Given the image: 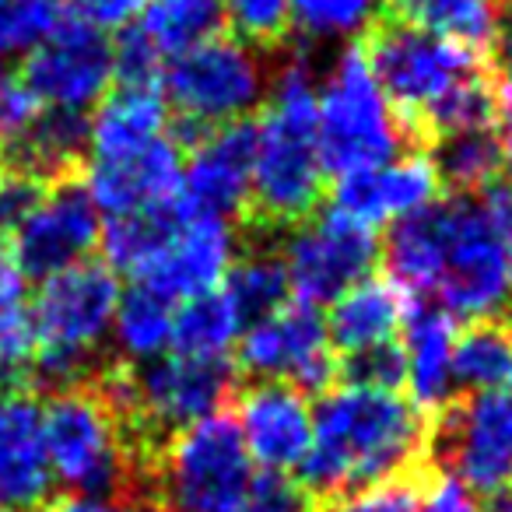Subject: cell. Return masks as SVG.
Instances as JSON below:
<instances>
[{
	"mask_svg": "<svg viewBox=\"0 0 512 512\" xmlns=\"http://www.w3.org/2000/svg\"><path fill=\"white\" fill-rule=\"evenodd\" d=\"M428 463V414L414 400L372 386H330L313 414V446L295 481L320 505Z\"/></svg>",
	"mask_w": 512,
	"mask_h": 512,
	"instance_id": "6da1fadb",
	"label": "cell"
},
{
	"mask_svg": "<svg viewBox=\"0 0 512 512\" xmlns=\"http://www.w3.org/2000/svg\"><path fill=\"white\" fill-rule=\"evenodd\" d=\"M327 172L316 137V88L309 60L292 53L274 71V85L256 116V155L249 197L239 211L246 246L292 235L323 211Z\"/></svg>",
	"mask_w": 512,
	"mask_h": 512,
	"instance_id": "7a4b0ae2",
	"label": "cell"
},
{
	"mask_svg": "<svg viewBox=\"0 0 512 512\" xmlns=\"http://www.w3.org/2000/svg\"><path fill=\"white\" fill-rule=\"evenodd\" d=\"M271 85L274 57L239 43L228 32L169 60L162 88L169 102L172 144L186 158L207 134L256 116L271 95Z\"/></svg>",
	"mask_w": 512,
	"mask_h": 512,
	"instance_id": "3957f363",
	"label": "cell"
},
{
	"mask_svg": "<svg viewBox=\"0 0 512 512\" xmlns=\"http://www.w3.org/2000/svg\"><path fill=\"white\" fill-rule=\"evenodd\" d=\"M43 442L53 484L67 488V495L109 498L116 505L148 495L127 428L92 379L60 386L46 400Z\"/></svg>",
	"mask_w": 512,
	"mask_h": 512,
	"instance_id": "277c9868",
	"label": "cell"
},
{
	"mask_svg": "<svg viewBox=\"0 0 512 512\" xmlns=\"http://www.w3.org/2000/svg\"><path fill=\"white\" fill-rule=\"evenodd\" d=\"M120 281L106 260H85L50 278H39L29 323L36 337L32 369L53 383H85L99 372L102 344L113 330Z\"/></svg>",
	"mask_w": 512,
	"mask_h": 512,
	"instance_id": "5b68a950",
	"label": "cell"
},
{
	"mask_svg": "<svg viewBox=\"0 0 512 512\" xmlns=\"http://www.w3.org/2000/svg\"><path fill=\"white\" fill-rule=\"evenodd\" d=\"M355 46L369 64L372 81L390 102L407 155H418V127L428 109L449 88L488 64L484 53L425 32L418 25H407L379 8L362 25V36Z\"/></svg>",
	"mask_w": 512,
	"mask_h": 512,
	"instance_id": "8992f818",
	"label": "cell"
},
{
	"mask_svg": "<svg viewBox=\"0 0 512 512\" xmlns=\"http://www.w3.org/2000/svg\"><path fill=\"white\" fill-rule=\"evenodd\" d=\"M249 488L253 460L228 404L172 435L151 477L165 512H242Z\"/></svg>",
	"mask_w": 512,
	"mask_h": 512,
	"instance_id": "52a82bcc",
	"label": "cell"
},
{
	"mask_svg": "<svg viewBox=\"0 0 512 512\" xmlns=\"http://www.w3.org/2000/svg\"><path fill=\"white\" fill-rule=\"evenodd\" d=\"M439 221V274L428 299L439 302L449 316H463L470 323L512 313L509 242L488 221L481 200L474 193L439 197Z\"/></svg>",
	"mask_w": 512,
	"mask_h": 512,
	"instance_id": "ba28073f",
	"label": "cell"
},
{
	"mask_svg": "<svg viewBox=\"0 0 512 512\" xmlns=\"http://www.w3.org/2000/svg\"><path fill=\"white\" fill-rule=\"evenodd\" d=\"M316 137L327 176L376 169L397 151L407 155L390 102L372 81L369 64L355 43L341 53L327 88L316 99Z\"/></svg>",
	"mask_w": 512,
	"mask_h": 512,
	"instance_id": "9c48e42d",
	"label": "cell"
},
{
	"mask_svg": "<svg viewBox=\"0 0 512 512\" xmlns=\"http://www.w3.org/2000/svg\"><path fill=\"white\" fill-rule=\"evenodd\" d=\"M428 463L481 498L512 484V397L456 390L428 414Z\"/></svg>",
	"mask_w": 512,
	"mask_h": 512,
	"instance_id": "30bf717a",
	"label": "cell"
},
{
	"mask_svg": "<svg viewBox=\"0 0 512 512\" xmlns=\"http://www.w3.org/2000/svg\"><path fill=\"white\" fill-rule=\"evenodd\" d=\"M239 383H288L306 397H320L334 386V355H330L327 323L306 302H288L278 313L249 323L235 351Z\"/></svg>",
	"mask_w": 512,
	"mask_h": 512,
	"instance_id": "8fae6325",
	"label": "cell"
},
{
	"mask_svg": "<svg viewBox=\"0 0 512 512\" xmlns=\"http://www.w3.org/2000/svg\"><path fill=\"white\" fill-rule=\"evenodd\" d=\"M281 260H285L288 285L299 302L320 306V302L341 299L379 264L376 228L330 207L299 225L292 235H285Z\"/></svg>",
	"mask_w": 512,
	"mask_h": 512,
	"instance_id": "7c38bea8",
	"label": "cell"
},
{
	"mask_svg": "<svg viewBox=\"0 0 512 512\" xmlns=\"http://www.w3.org/2000/svg\"><path fill=\"white\" fill-rule=\"evenodd\" d=\"M113 43L106 32L64 18L36 50L25 57L22 85L39 109L81 113L95 109L113 88Z\"/></svg>",
	"mask_w": 512,
	"mask_h": 512,
	"instance_id": "4fadbf2b",
	"label": "cell"
},
{
	"mask_svg": "<svg viewBox=\"0 0 512 512\" xmlns=\"http://www.w3.org/2000/svg\"><path fill=\"white\" fill-rule=\"evenodd\" d=\"M99 239L102 218L85 179L67 176L39 193L32 211L8 235V246L29 278H50L74 264H85Z\"/></svg>",
	"mask_w": 512,
	"mask_h": 512,
	"instance_id": "5bb4252c",
	"label": "cell"
},
{
	"mask_svg": "<svg viewBox=\"0 0 512 512\" xmlns=\"http://www.w3.org/2000/svg\"><path fill=\"white\" fill-rule=\"evenodd\" d=\"M228 411L239 421L249 456L264 470L288 474L306 460L313 446V411L309 397L288 383H239L228 397Z\"/></svg>",
	"mask_w": 512,
	"mask_h": 512,
	"instance_id": "9a60e30c",
	"label": "cell"
},
{
	"mask_svg": "<svg viewBox=\"0 0 512 512\" xmlns=\"http://www.w3.org/2000/svg\"><path fill=\"white\" fill-rule=\"evenodd\" d=\"M85 186L106 218L162 207L183 193V151L169 134L123 158H88Z\"/></svg>",
	"mask_w": 512,
	"mask_h": 512,
	"instance_id": "2e32d148",
	"label": "cell"
},
{
	"mask_svg": "<svg viewBox=\"0 0 512 512\" xmlns=\"http://www.w3.org/2000/svg\"><path fill=\"white\" fill-rule=\"evenodd\" d=\"M256 155V116L207 134L190 155L183 158V200L197 214L211 218H239L249 197Z\"/></svg>",
	"mask_w": 512,
	"mask_h": 512,
	"instance_id": "e0dca14e",
	"label": "cell"
},
{
	"mask_svg": "<svg viewBox=\"0 0 512 512\" xmlns=\"http://www.w3.org/2000/svg\"><path fill=\"white\" fill-rule=\"evenodd\" d=\"M442 193L439 172H435L428 155H404L393 165H376V169L348 172L337 176L330 200L334 211L362 221V225H390L421 207L435 204Z\"/></svg>",
	"mask_w": 512,
	"mask_h": 512,
	"instance_id": "ac0fdd59",
	"label": "cell"
},
{
	"mask_svg": "<svg viewBox=\"0 0 512 512\" xmlns=\"http://www.w3.org/2000/svg\"><path fill=\"white\" fill-rule=\"evenodd\" d=\"M232 260V228L221 218L193 211L176 232V239L130 281L155 288L169 302L193 299V295L218 288L225 281Z\"/></svg>",
	"mask_w": 512,
	"mask_h": 512,
	"instance_id": "d6986e66",
	"label": "cell"
},
{
	"mask_svg": "<svg viewBox=\"0 0 512 512\" xmlns=\"http://www.w3.org/2000/svg\"><path fill=\"white\" fill-rule=\"evenodd\" d=\"M43 404L25 386H0V509H36L50 495Z\"/></svg>",
	"mask_w": 512,
	"mask_h": 512,
	"instance_id": "ffe728a7",
	"label": "cell"
},
{
	"mask_svg": "<svg viewBox=\"0 0 512 512\" xmlns=\"http://www.w3.org/2000/svg\"><path fill=\"white\" fill-rule=\"evenodd\" d=\"M169 130V102L158 85H116L88 116V158H123Z\"/></svg>",
	"mask_w": 512,
	"mask_h": 512,
	"instance_id": "44dd1931",
	"label": "cell"
},
{
	"mask_svg": "<svg viewBox=\"0 0 512 512\" xmlns=\"http://www.w3.org/2000/svg\"><path fill=\"white\" fill-rule=\"evenodd\" d=\"M407 330V383H411L414 404L432 414L456 393L453 386V316L432 299H411L404 316Z\"/></svg>",
	"mask_w": 512,
	"mask_h": 512,
	"instance_id": "7402d4cb",
	"label": "cell"
},
{
	"mask_svg": "<svg viewBox=\"0 0 512 512\" xmlns=\"http://www.w3.org/2000/svg\"><path fill=\"white\" fill-rule=\"evenodd\" d=\"M407 295L397 281L390 278H369L351 285L341 299H334V309L327 323V341L334 344L337 355H348L358 348L393 341L407 316Z\"/></svg>",
	"mask_w": 512,
	"mask_h": 512,
	"instance_id": "603a6c76",
	"label": "cell"
},
{
	"mask_svg": "<svg viewBox=\"0 0 512 512\" xmlns=\"http://www.w3.org/2000/svg\"><path fill=\"white\" fill-rule=\"evenodd\" d=\"M15 169L39 183L78 176L81 165H88V116L39 109L29 127L11 141Z\"/></svg>",
	"mask_w": 512,
	"mask_h": 512,
	"instance_id": "cb8c5ba5",
	"label": "cell"
},
{
	"mask_svg": "<svg viewBox=\"0 0 512 512\" xmlns=\"http://www.w3.org/2000/svg\"><path fill=\"white\" fill-rule=\"evenodd\" d=\"M134 29L165 64L207 39L225 36L228 22L221 0H148L134 18Z\"/></svg>",
	"mask_w": 512,
	"mask_h": 512,
	"instance_id": "d4e9b609",
	"label": "cell"
},
{
	"mask_svg": "<svg viewBox=\"0 0 512 512\" xmlns=\"http://www.w3.org/2000/svg\"><path fill=\"white\" fill-rule=\"evenodd\" d=\"M505 0H383L379 11L488 57Z\"/></svg>",
	"mask_w": 512,
	"mask_h": 512,
	"instance_id": "484cf974",
	"label": "cell"
},
{
	"mask_svg": "<svg viewBox=\"0 0 512 512\" xmlns=\"http://www.w3.org/2000/svg\"><path fill=\"white\" fill-rule=\"evenodd\" d=\"M221 285H225V295L232 299L239 320L246 323H256L264 320V316L278 313L292 299L281 246H267V242L246 246V253L235 256Z\"/></svg>",
	"mask_w": 512,
	"mask_h": 512,
	"instance_id": "4316f807",
	"label": "cell"
},
{
	"mask_svg": "<svg viewBox=\"0 0 512 512\" xmlns=\"http://www.w3.org/2000/svg\"><path fill=\"white\" fill-rule=\"evenodd\" d=\"M512 383V313L474 320L453 341V386L502 390Z\"/></svg>",
	"mask_w": 512,
	"mask_h": 512,
	"instance_id": "83f0119b",
	"label": "cell"
},
{
	"mask_svg": "<svg viewBox=\"0 0 512 512\" xmlns=\"http://www.w3.org/2000/svg\"><path fill=\"white\" fill-rule=\"evenodd\" d=\"M439 172L442 193L470 197L502 176V130H463L432 144L428 151Z\"/></svg>",
	"mask_w": 512,
	"mask_h": 512,
	"instance_id": "f1b7e54d",
	"label": "cell"
},
{
	"mask_svg": "<svg viewBox=\"0 0 512 512\" xmlns=\"http://www.w3.org/2000/svg\"><path fill=\"white\" fill-rule=\"evenodd\" d=\"M239 313L225 288H211L204 295L186 299V306L172 316V337L169 344L176 355L190 358H225L239 334Z\"/></svg>",
	"mask_w": 512,
	"mask_h": 512,
	"instance_id": "f546056e",
	"label": "cell"
},
{
	"mask_svg": "<svg viewBox=\"0 0 512 512\" xmlns=\"http://www.w3.org/2000/svg\"><path fill=\"white\" fill-rule=\"evenodd\" d=\"M113 334L127 362L162 355L172 337V302L162 299L155 288L130 281V288L120 292V302H116Z\"/></svg>",
	"mask_w": 512,
	"mask_h": 512,
	"instance_id": "4dcf8cb0",
	"label": "cell"
},
{
	"mask_svg": "<svg viewBox=\"0 0 512 512\" xmlns=\"http://www.w3.org/2000/svg\"><path fill=\"white\" fill-rule=\"evenodd\" d=\"M221 8H225L228 36H235L239 43L267 57H278L292 46V0H221Z\"/></svg>",
	"mask_w": 512,
	"mask_h": 512,
	"instance_id": "1f68e13d",
	"label": "cell"
},
{
	"mask_svg": "<svg viewBox=\"0 0 512 512\" xmlns=\"http://www.w3.org/2000/svg\"><path fill=\"white\" fill-rule=\"evenodd\" d=\"M60 22V0H0V64L25 60Z\"/></svg>",
	"mask_w": 512,
	"mask_h": 512,
	"instance_id": "d6a6232c",
	"label": "cell"
},
{
	"mask_svg": "<svg viewBox=\"0 0 512 512\" xmlns=\"http://www.w3.org/2000/svg\"><path fill=\"white\" fill-rule=\"evenodd\" d=\"M407 379V355L397 341L358 348L334 355V386H372V390H397Z\"/></svg>",
	"mask_w": 512,
	"mask_h": 512,
	"instance_id": "836d02e7",
	"label": "cell"
},
{
	"mask_svg": "<svg viewBox=\"0 0 512 512\" xmlns=\"http://www.w3.org/2000/svg\"><path fill=\"white\" fill-rule=\"evenodd\" d=\"M435 477H439V470L425 467V470H418V474L393 477V481L372 484V488L320 502V505H313V512H414V502H418L421 491H425Z\"/></svg>",
	"mask_w": 512,
	"mask_h": 512,
	"instance_id": "e575fe53",
	"label": "cell"
},
{
	"mask_svg": "<svg viewBox=\"0 0 512 512\" xmlns=\"http://www.w3.org/2000/svg\"><path fill=\"white\" fill-rule=\"evenodd\" d=\"M376 11V0H292L295 29L309 39H330L362 29Z\"/></svg>",
	"mask_w": 512,
	"mask_h": 512,
	"instance_id": "d590c367",
	"label": "cell"
},
{
	"mask_svg": "<svg viewBox=\"0 0 512 512\" xmlns=\"http://www.w3.org/2000/svg\"><path fill=\"white\" fill-rule=\"evenodd\" d=\"M36 362V337H32L29 309L0 316V386H22Z\"/></svg>",
	"mask_w": 512,
	"mask_h": 512,
	"instance_id": "8d00e7d4",
	"label": "cell"
},
{
	"mask_svg": "<svg viewBox=\"0 0 512 512\" xmlns=\"http://www.w3.org/2000/svg\"><path fill=\"white\" fill-rule=\"evenodd\" d=\"M148 0H64V15L99 32L127 29Z\"/></svg>",
	"mask_w": 512,
	"mask_h": 512,
	"instance_id": "74e56055",
	"label": "cell"
},
{
	"mask_svg": "<svg viewBox=\"0 0 512 512\" xmlns=\"http://www.w3.org/2000/svg\"><path fill=\"white\" fill-rule=\"evenodd\" d=\"M36 113H39L36 99L25 92L22 81L11 78L8 71H0V144L15 141Z\"/></svg>",
	"mask_w": 512,
	"mask_h": 512,
	"instance_id": "f35d334b",
	"label": "cell"
},
{
	"mask_svg": "<svg viewBox=\"0 0 512 512\" xmlns=\"http://www.w3.org/2000/svg\"><path fill=\"white\" fill-rule=\"evenodd\" d=\"M414 512H484V509L460 481L439 474L425 491H421V498L414 502Z\"/></svg>",
	"mask_w": 512,
	"mask_h": 512,
	"instance_id": "ab89813d",
	"label": "cell"
},
{
	"mask_svg": "<svg viewBox=\"0 0 512 512\" xmlns=\"http://www.w3.org/2000/svg\"><path fill=\"white\" fill-rule=\"evenodd\" d=\"M25 292H29V274L22 271L18 256L11 253L8 239L0 235V316L25 309Z\"/></svg>",
	"mask_w": 512,
	"mask_h": 512,
	"instance_id": "60d3db41",
	"label": "cell"
},
{
	"mask_svg": "<svg viewBox=\"0 0 512 512\" xmlns=\"http://www.w3.org/2000/svg\"><path fill=\"white\" fill-rule=\"evenodd\" d=\"M488 64H491V71L502 78V85L512 92V0H505L502 15H498V29H495V39H491Z\"/></svg>",
	"mask_w": 512,
	"mask_h": 512,
	"instance_id": "b9f144b4",
	"label": "cell"
},
{
	"mask_svg": "<svg viewBox=\"0 0 512 512\" xmlns=\"http://www.w3.org/2000/svg\"><path fill=\"white\" fill-rule=\"evenodd\" d=\"M46 512H120V505L109 498H92V495H64L50 505Z\"/></svg>",
	"mask_w": 512,
	"mask_h": 512,
	"instance_id": "7bdbcfd3",
	"label": "cell"
},
{
	"mask_svg": "<svg viewBox=\"0 0 512 512\" xmlns=\"http://www.w3.org/2000/svg\"><path fill=\"white\" fill-rule=\"evenodd\" d=\"M120 512H165V509L155 495H134L127 502H120Z\"/></svg>",
	"mask_w": 512,
	"mask_h": 512,
	"instance_id": "ee69618b",
	"label": "cell"
},
{
	"mask_svg": "<svg viewBox=\"0 0 512 512\" xmlns=\"http://www.w3.org/2000/svg\"><path fill=\"white\" fill-rule=\"evenodd\" d=\"M481 509L484 512H512V484H509V488H502V491H495V495L484 498Z\"/></svg>",
	"mask_w": 512,
	"mask_h": 512,
	"instance_id": "f6af8a7d",
	"label": "cell"
},
{
	"mask_svg": "<svg viewBox=\"0 0 512 512\" xmlns=\"http://www.w3.org/2000/svg\"><path fill=\"white\" fill-rule=\"evenodd\" d=\"M502 176L512 183V123L505 127V134H502Z\"/></svg>",
	"mask_w": 512,
	"mask_h": 512,
	"instance_id": "bcb514c9",
	"label": "cell"
},
{
	"mask_svg": "<svg viewBox=\"0 0 512 512\" xmlns=\"http://www.w3.org/2000/svg\"><path fill=\"white\" fill-rule=\"evenodd\" d=\"M512 249V246H509ZM509 302H512V256H509Z\"/></svg>",
	"mask_w": 512,
	"mask_h": 512,
	"instance_id": "7dc6e473",
	"label": "cell"
},
{
	"mask_svg": "<svg viewBox=\"0 0 512 512\" xmlns=\"http://www.w3.org/2000/svg\"><path fill=\"white\" fill-rule=\"evenodd\" d=\"M0 512H29V509H0Z\"/></svg>",
	"mask_w": 512,
	"mask_h": 512,
	"instance_id": "c3c4849f",
	"label": "cell"
},
{
	"mask_svg": "<svg viewBox=\"0 0 512 512\" xmlns=\"http://www.w3.org/2000/svg\"><path fill=\"white\" fill-rule=\"evenodd\" d=\"M0 179H4V172H0Z\"/></svg>",
	"mask_w": 512,
	"mask_h": 512,
	"instance_id": "681fc988",
	"label": "cell"
}]
</instances>
